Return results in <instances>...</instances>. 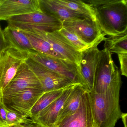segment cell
I'll use <instances>...</instances> for the list:
<instances>
[{
	"mask_svg": "<svg viewBox=\"0 0 127 127\" xmlns=\"http://www.w3.org/2000/svg\"><path fill=\"white\" fill-rule=\"evenodd\" d=\"M122 85L112 86L105 93H90L96 127H114L121 118L119 104Z\"/></svg>",
	"mask_w": 127,
	"mask_h": 127,
	"instance_id": "cell-2",
	"label": "cell"
},
{
	"mask_svg": "<svg viewBox=\"0 0 127 127\" xmlns=\"http://www.w3.org/2000/svg\"><path fill=\"white\" fill-rule=\"evenodd\" d=\"M39 2L40 9L42 12L62 23L69 20L87 18L58 3L56 0H39Z\"/></svg>",
	"mask_w": 127,
	"mask_h": 127,
	"instance_id": "cell-16",
	"label": "cell"
},
{
	"mask_svg": "<svg viewBox=\"0 0 127 127\" xmlns=\"http://www.w3.org/2000/svg\"><path fill=\"white\" fill-rule=\"evenodd\" d=\"M122 75L127 76V53L117 54Z\"/></svg>",
	"mask_w": 127,
	"mask_h": 127,
	"instance_id": "cell-25",
	"label": "cell"
},
{
	"mask_svg": "<svg viewBox=\"0 0 127 127\" xmlns=\"http://www.w3.org/2000/svg\"><path fill=\"white\" fill-rule=\"evenodd\" d=\"M121 118L122 120L123 123L124 125V127H127V114L122 113Z\"/></svg>",
	"mask_w": 127,
	"mask_h": 127,
	"instance_id": "cell-29",
	"label": "cell"
},
{
	"mask_svg": "<svg viewBox=\"0 0 127 127\" xmlns=\"http://www.w3.org/2000/svg\"><path fill=\"white\" fill-rule=\"evenodd\" d=\"M93 8L105 35H116L127 31V0H84Z\"/></svg>",
	"mask_w": 127,
	"mask_h": 127,
	"instance_id": "cell-1",
	"label": "cell"
},
{
	"mask_svg": "<svg viewBox=\"0 0 127 127\" xmlns=\"http://www.w3.org/2000/svg\"><path fill=\"white\" fill-rule=\"evenodd\" d=\"M62 28L77 35L87 44L94 45L104 40L97 21L88 18L69 20L62 23Z\"/></svg>",
	"mask_w": 127,
	"mask_h": 127,
	"instance_id": "cell-7",
	"label": "cell"
},
{
	"mask_svg": "<svg viewBox=\"0 0 127 127\" xmlns=\"http://www.w3.org/2000/svg\"><path fill=\"white\" fill-rule=\"evenodd\" d=\"M6 108L1 98H0V127H6Z\"/></svg>",
	"mask_w": 127,
	"mask_h": 127,
	"instance_id": "cell-26",
	"label": "cell"
},
{
	"mask_svg": "<svg viewBox=\"0 0 127 127\" xmlns=\"http://www.w3.org/2000/svg\"><path fill=\"white\" fill-rule=\"evenodd\" d=\"M6 127H12L23 123L27 117L24 116L6 107Z\"/></svg>",
	"mask_w": 127,
	"mask_h": 127,
	"instance_id": "cell-24",
	"label": "cell"
},
{
	"mask_svg": "<svg viewBox=\"0 0 127 127\" xmlns=\"http://www.w3.org/2000/svg\"><path fill=\"white\" fill-rule=\"evenodd\" d=\"M26 63L37 78L44 93L78 84L71 79L47 69L31 59L28 58Z\"/></svg>",
	"mask_w": 127,
	"mask_h": 127,
	"instance_id": "cell-8",
	"label": "cell"
},
{
	"mask_svg": "<svg viewBox=\"0 0 127 127\" xmlns=\"http://www.w3.org/2000/svg\"><path fill=\"white\" fill-rule=\"evenodd\" d=\"M104 41V49L112 54L127 53V31L105 38Z\"/></svg>",
	"mask_w": 127,
	"mask_h": 127,
	"instance_id": "cell-20",
	"label": "cell"
},
{
	"mask_svg": "<svg viewBox=\"0 0 127 127\" xmlns=\"http://www.w3.org/2000/svg\"><path fill=\"white\" fill-rule=\"evenodd\" d=\"M67 87L44 93L32 107L31 111V118L37 115L58 98Z\"/></svg>",
	"mask_w": 127,
	"mask_h": 127,
	"instance_id": "cell-22",
	"label": "cell"
},
{
	"mask_svg": "<svg viewBox=\"0 0 127 127\" xmlns=\"http://www.w3.org/2000/svg\"><path fill=\"white\" fill-rule=\"evenodd\" d=\"M44 93L41 89L33 88L2 96L6 107L27 118H31V111Z\"/></svg>",
	"mask_w": 127,
	"mask_h": 127,
	"instance_id": "cell-9",
	"label": "cell"
},
{
	"mask_svg": "<svg viewBox=\"0 0 127 127\" xmlns=\"http://www.w3.org/2000/svg\"><path fill=\"white\" fill-rule=\"evenodd\" d=\"M86 91L84 87L81 85L76 84L74 87L64 104L58 118L57 123L66 117L72 114L78 109L82 97Z\"/></svg>",
	"mask_w": 127,
	"mask_h": 127,
	"instance_id": "cell-19",
	"label": "cell"
},
{
	"mask_svg": "<svg viewBox=\"0 0 127 127\" xmlns=\"http://www.w3.org/2000/svg\"></svg>",
	"mask_w": 127,
	"mask_h": 127,
	"instance_id": "cell-30",
	"label": "cell"
},
{
	"mask_svg": "<svg viewBox=\"0 0 127 127\" xmlns=\"http://www.w3.org/2000/svg\"><path fill=\"white\" fill-rule=\"evenodd\" d=\"M99 43L81 52L79 65L80 72L86 85L87 92L90 93L93 89L95 72L98 58Z\"/></svg>",
	"mask_w": 127,
	"mask_h": 127,
	"instance_id": "cell-15",
	"label": "cell"
},
{
	"mask_svg": "<svg viewBox=\"0 0 127 127\" xmlns=\"http://www.w3.org/2000/svg\"><path fill=\"white\" fill-rule=\"evenodd\" d=\"M59 32L65 37L68 41L72 44L75 49L80 52H83L91 47L93 46L96 43H101V41L97 42L94 45L87 44L82 41L77 35L62 28Z\"/></svg>",
	"mask_w": 127,
	"mask_h": 127,
	"instance_id": "cell-23",
	"label": "cell"
},
{
	"mask_svg": "<svg viewBox=\"0 0 127 127\" xmlns=\"http://www.w3.org/2000/svg\"><path fill=\"white\" fill-rule=\"evenodd\" d=\"M27 55L28 58L47 69L71 79L76 84L82 85L87 91L79 66L67 60L41 54L33 50L28 52Z\"/></svg>",
	"mask_w": 127,
	"mask_h": 127,
	"instance_id": "cell-5",
	"label": "cell"
},
{
	"mask_svg": "<svg viewBox=\"0 0 127 127\" xmlns=\"http://www.w3.org/2000/svg\"><path fill=\"white\" fill-rule=\"evenodd\" d=\"M112 54L105 49L99 50L91 91L102 93L112 86L122 85L120 71L113 61Z\"/></svg>",
	"mask_w": 127,
	"mask_h": 127,
	"instance_id": "cell-3",
	"label": "cell"
},
{
	"mask_svg": "<svg viewBox=\"0 0 127 127\" xmlns=\"http://www.w3.org/2000/svg\"><path fill=\"white\" fill-rule=\"evenodd\" d=\"M33 88L42 89V87L37 78L25 62L19 67L13 79L2 92V96Z\"/></svg>",
	"mask_w": 127,
	"mask_h": 127,
	"instance_id": "cell-11",
	"label": "cell"
},
{
	"mask_svg": "<svg viewBox=\"0 0 127 127\" xmlns=\"http://www.w3.org/2000/svg\"><path fill=\"white\" fill-rule=\"evenodd\" d=\"M7 45L3 35V31L0 26V52Z\"/></svg>",
	"mask_w": 127,
	"mask_h": 127,
	"instance_id": "cell-28",
	"label": "cell"
},
{
	"mask_svg": "<svg viewBox=\"0 0 127 127\" xmlns=\"http://www.w3.org/2000/svg\"><path fill=\"white\" fill-rule=\"evenodd\" d=\"M76 84L67 88L58 98L34 116L32 121L43 127H55L64 104Z\"/></svg>",
	"mask_w": 127,
	"mask_h": 127,
	"instance_id": "cell-12",
	"label": "cell"
},
{
	"mask_svg": "<svg viewBox=\"0 0 127 127\" xmlns=\"http://www.w3.org/2000/svg\"><path fill=\"white\" fill-rule=\"evenodd\" d=\"M3 31L7 46L26 53L33 50L28 37L20 30L8 25Z\"/></svg>",
	"mask_w": 127,
	"mask_h": 127,
	"instance_id": "cell-18",
	"label": "cell"
},
{
	"mask_svg": "<svg viewBox=\"0 0 127 127\" xmlns=\"http://www.w3.org/2000/svg\"><path fill=\"white\" fill-rule=\"evenodd\" d=\"M8 25L21 31L38 30L47 32L59 31L62 22L40 10L32 13L11 18Z\"/></svg>",
	"mask_w": 127,
	"mask_h": 127,
	"instance_id": "cell-4",
	"label": "cell"
},
{
	"mask_svg": "<svg viewBox=\"0 0 127 127\" xmlns=\"http://www.w3.org/2000/svg\"><path fill=\"white\" fill-rule=\"evenodd\" d=\"M40 10L39 0H0V21Z\"/></svg>",
	"mask_w": 127,
	"mask_h": 127,
	"instance_id": "cell-13",
	"label": "cell"
},
{
	"mask_svg": "<svg viewBox=\"0 0 127 127\" xmlns=\"http://www.w3.org/2000/svg\"><path fill=\"white\" fill-rule=\"evenodd\" d=\"M26 53L7 46L0 52V92L8 86L19 67L28 58Z\"/></svg>",
	"mask_w": 127,
	"mask_h": 127,
	"instance_id": "cell-6",
	"label": "cell"
},
{
	"mask_svg": "<svg viewBox=\"0 0 127 127\" xmlns=\"http://www.w3.org/2000/svg\"><path fill=\"white\" fill-rule=\"evenodd\" d=\"M56 2L88 19L96 21L95 12L91 6L80 0H56Z\"/></svg>",
	"mask_w": 127,
	"mask_h": 127,
	"instance_id": "cell-21",
	"label": "cell"
},
{
	"mask_svg": "<svg viewBox=\"0 0 127 127\" xmlns=\"http://www.w3.org/2000/svg\"><path fill=\"white\" fill-rule=\"evenodd\" d=\"M21 31L24 32L28 37L34 51L57 58L66 60L62 56L54 51L50 44L47 40L45 32L38 30Z\"/></svg>",
	"mask_w": 127,
	"mask_h": 127,
	"instance_id": "cell-17",
	"label": "cell"
},
{
	"mask_svg": "<svg viewBox=\"0 0 127 127\" xmlns=\"http://www.w3.org/2000/svg\"><path fill=\"white\" fill-rule=\"evenodd\" d=\"M12 127H43L36 123L33 122L30 118L26 119L23 123Z\"/></svg>",
	"mask_w": 127,
	"mask_h": 127,
	"instance_id": "cell-27",
	"label": "cell"
},
{
	"mask_svg": "<svg viewBox=\"0 0 127 127\" xmlns=\"http://www.w3.org/2000/svg\"><path fill=\"white\" fill-rule=\"evenodd\" d=\"M55 127H96L89 93L86 91L83 94L78 109Z\"/></svg>",
	"mask_w": 127,
	"mask_h": 127,
	"instance_id": "cell-10",
	"label": "cell"
},
{
	"mask_svg": "<svg viewBox=\"0 0 127 127\" xmlns=\"http://www.w3.org/2000/svg\"><path fill=\"white\" fill-rule=\"evenodd\" d=\"M45 35L47 40L55 52L67 61L79 66L81 59V52L78 51L59 31L45 32Z\"/></svg>",
	"mask_w": 127,
	"mask_h": 127,
	"instance_id": "cell-14",
	"label": "cell"
}]
</instances>
